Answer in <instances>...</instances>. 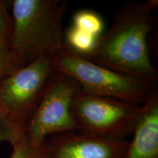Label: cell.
<instances>
[{
	"label": "cell",
	"mask_w": 158,
	"mask_h": 158,
	"mask_svg": "<svg viewBox=\"0 0 158 158\" xmlns=\"http://www.w3.org/2000/svg\"><path fill=\"white\" fill-rule=\"evenodd\" d=\"M22 131L0 110V142L6 141L11 144L19 138Z\"/></svg>",
	"instance_id": "13"
},
{
	"label": "cell",
	"mask_w": 158,
	"mask_h": 158,
	"mask_svg": "<svg viewBox=\"0 0 158 158\" xmlns=\"http://www.w3.org/2000/svg\"><path fill=\"white\" fill-rule=\"evenodd\" d=\"M80 89L74 78L55 71L34 114L23 130L33 146L41 147L46 138L54 134L76 131L71 107L75 95Z\"/></svg>",
	"instance_id": "6"
},
{
	"label": "cell",
	"mask_w": 158,
	"mask_h": 158,
	"mask_svg": "<svg viewBox=\"0 0 158 158\" xmlns=\"http://www.w3.org/2000/svg\"><path fill=\"white\" fill-rule=\"evenodd\" d=\"M72 26L97 37H101L106 31L101 15L88 9L80 10L75 13Z\"/></svg>",
	"instance_id": "10"
},
{
	"label": "cell",
	"mask_w": 158,
	"mask_h": 158,
	"mask_svg": "<svg viewBox=\"0 0 158 158\" xmlns=\"http://www.w3.org/2000/svg\"><path fill=\"white\" fill-rule=\"evenodd\" d=\"M157 0L129 3L116 13L110 28L99 39L89 60L122 73L157 84L147 37Z\"/></svg>",
	"instance_id": "1"
},
{
	"label": "cell",
	"mask_w": 158,
	"mask_h": 158,
	"mask_svg": "<svg viewBox=\"0 0 158 158\" xmlns=\"http://www.w3.org/2000/svg\"><path fill=\"white\" fill-rule=\"evenodd\" d=\"M123 158H158V94L157 89L143 105Z\"/></svg>",
	"instance_id": "8"
},
{
	"label": "cell",
	"mask_w": 158,
	"mask_h": 158,
	"mask_svg": "<svg viewBox=\"0 0 158 158\" xmlns=\"http://www.w3.org/2000/svg\"><path fill=\"white\" fill-rule=\"evenodd\" d=\"M143 105L94 95L80 89L73 100L71 111L79 133L126 139L133 133Z\"/></svg>",
	"instance_id": "4"
},
{
	"label": "cell",
	"mask_w": 158,
	"mask_h": 158,
	"mask_svg": "<svg viewBox=\"0 0 158 158\" xmlns=\"http://www.w3.org/2000/svg\"><path fill=\"white\" fill-rule=\"evenodd\" d=\"M11 145L13 152L10 158H53L45 141L41 147H35L23 131Z\"/></svg>",
	"instance_id": "11"
},
{
	"label": "cell",
	"mask_w": 158,
	"mask_h": 158,
	"mask_svg": "<svg viewBox=\"0 0 158 158\" xmlns=\"http://www.w3.org/2000/svg\"><path fill=\"white\" fill-rule=\"evenodd\" d=\"M100 37L70 26L63 35V48L83 58L89 59L98 47Z\"/></svg>",
	"instance_id": "9"
},
{
	"label": "cell",
	"mask_w": 158,
	"mask_h": 158,
	"mask_svg": "<svg viewBox=\"0 0 158 158\" xmlns=\"http://www.w3.org/2000/svg\"><path fill=\"white\" fill-rule=\"evenodd\" d=\"M11 29V15L7 11L5 2L0 0V41L9 42Z\"/></svg>",
	"instance_id": "14"
},
{
	"label": "cell",
	"mask_w": 158,
	"mask_h": 158,
	"mask_svg": "<svg viewBox=\"0 0 158 158\" xmlns=\"http://www.w3.org/2000/svg\"><path fill=\"white\" fill-rule=\"evenodd\" d=\"M22 68L9 46V42L0 41V81L17 69Z\"/></svg>",
	"instance_id": "12"
},
{
	"label": "cell",
	"mask_w": 158,
	"mask_h": 158,
	"mask_svg": "<svg viewBox=\"0 0 158 158\" xmlns=\"http://www.w3.org/2000/svg\"><path fill=\"white\" fill-rule=\"evenodd\" d=\"M55 70L72 77L84 92L135 105L144 104L155 83L96 64L62 48L52 56Z\"/></svg>",
	"instance_id": "3"
},
{
	"label": "cell",
	"mask_w": 158,
	"mask_h": 158,
	"mask_svg": "<svg viewBox=\"0 0 158 158\" xmlns=\"http://www.w3.org/2000/svg\"><path fill=\"white\" fill-rule=\"evenodd\" d=\"M56 71L52 56H42L0 81V110L23 130Z\"/></svg>",
	"instance_id": "5"
},
{
	"label": "cell",
	"mask_w": 158,
	"mask_h": 158,
	"mask_svg": "<svg viewBox=\"0 0 158 158\" xmlns=\"http://www.w3.org/2000/svg\"><path fill=\"white\" fill-rule=\"evenodd\" d=\"M130 141L68 131L45 140L53 158H123Z\"/></svg>",
	"instance_id": "7"
},
{
	"label": "cell",
	"mask_w": 158,
	"mask_h": 158,
	"mask_svg": "<svg viewBox=\"0 0 158 158\" xmlns=\"http://www.w3.org/2000/svg\"><path fill=\"white\" fill-rule=\"evenodd\" d=\"M64 0H14L9 46L21 67L42 56H53L63 48Z\"/></svg>",
	"instance_id": "2"
}]
</instances>
